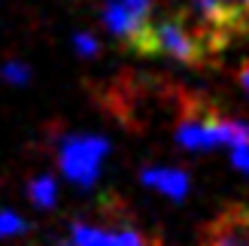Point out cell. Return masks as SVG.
Masks as SVG:
<instances>
[{"label":"cell","mask_w":249,"mask_h":246,"mask_svg":"<svg viewBox=\"0 0 249 246\" xmlns=\"http://www.w3.org/2000/svg\"><path fill=\"white\" fill-rule=\"evenodd\" d=\"M131 52L137 55H164L173 61L192 67H207L213 64V58L222 52V46L213 40V34L204 31L195 21L189 9L179 16H164L152 18L146 24V31L140 34V40L131 46Z\"/></svg>","instance_id":"obj_1"},{"label":"cell","mask_w":249,"mask_h":246,"mask_svg":"<svg viewBox=\"0 0 249 246\" xmlns=\"http://www.w3.org/2000/svg\"><path fill=\"white\" fill-rule=\"evenodd\" d=\"M109 143L97 134H64L58 146V167L76 186H94Z\"/></svg>","instance_id":"obj_2"},{"label":"cell","mask_w":249,"mask_h":246,"mask_svg":"<svg viewBox=\"0 0 249 246\" xmlns=\"http://www.w3.org/2000/svg\"><path fill=\"white\" fill-rule=\"evenodd\" d=\"M197 246H249V204H225L201 225Z\"/></svg>","instance_id":"obj_3"},{"label":"cell","mask_w":249,"mask_h":246,"mask_svg":"<svg viewBox=\"0 0 249 246\" xmlns=\"http://www.w3.org/2000/svg\"><path fill=\"white\" fill-rule=\"evenodd\" d=\"M152 21V0H109L104 6V24L124 46H134Z\"/></svg>","instance_id":"obj_4"},{"label":"cell","mask_w":249,"mask_h":246,"mask_svg":"<svg viewBox=\"0 0 249 246\" xmlns=\"http://www.w3.org/2000/svg\"><path fill=\"white\" fill-rule=\"evenodd\" d=\"M140 179H143V186L161 192L170 201H182L185 194H189V186H192L189 174H185V170H177V167H146L140 174Z\"/></svg>","instance_id":"obj_5"},{"label":"cell","mask_w":249,"mask_h":246,"mask_svg":"<svg viewBox=\"0 0 249 246\" xmlns=\"http://www.w3.org/2000/svg\"><path fill=\"white\" fill-rule=\"evenodd\" d=\"M67 240H70V246H116L113 231H104L89 222H73Z\"/></svg>","instance_id":"obj_6"},{"label":"cell","mask_w":249,"mask_h":246,"mask_svg":"<svg viewBox=\"0 0 249 246\" xmlns=\"http://www.w3.org/2000/svg\"><path fill=\"white\" fill-rule=\"evenodd\" d=\"M113 228H116V231H113V240H116V246H158V240H155L152 234H146V231H143L140 225L128 222V219H122V222H116Z\"/></svg>","instance_id":"obj_7"},{"label":"cell","mask_w":249,"mask_h":246,"mask_svg":"<svg viewBox=\"0 0 249 246\" xmlns=\"http://www.w3.org/2000/svg\"><path fill=\"white\" fill-rule=\"evenodd\" d=\"M28 198H31L36 207L49 210V207L55 204V198H58V182H55L52 176H36V179H31V186H28Z\"/></svg>","instance_id":"obj_8"},{"label":"cell","mask_w":249,"mask_h":246,"mask_svg":"<svg viewBox=\"0 0 249 246\" xmlns=\"http://www.w3.org/2000/svg\"><path fill=\"white\" fill-rule=\"evenodd\" d=\"M18 234H28V222L12 210H0V237H18Z\"/></svg>","instance_id":"obj_9"},{"label":"cell","mask_w":249,"mask_h":246,"mask_svg":"<svg viewBox=\"0 0 249 246\" xmlns=\"http://www.w3.org/2000/svg\"><path fill=\"white\" fill-rule=\"evenodd\" d=\"M0 76H3L6 82H12V85H24L31 79V67L21 64V61H6L3 70H0Z\"/></svg>","instance_id":"obj_10"},{"label":"cell","mask_w":249,"mask_h":246,"mask_svg":"<svg viewBox=\"0 0 249 246\" xmlns=\"http://www.w3.org/2000/svg\"><path fill=\"white\" fill-rule=\"evenodd\" d=\"M73 46H76V52H79L82 58H94L97 52H101V43H97L91 34H82V31L73 34Z\"/></svg>","instance_id":"obj_11"},{"label":"cell","mask_w":249,"mask_h":246,"mask_svg":"<svg viewBox=\"0 0 249 246\" xmlns=\"http://www.w3.org/2000/svg\"><path fill=\"white\" fill-rule=\"evenodd\" d=\"M225 3L231 6L234 16H237L240 31H243V34H249V0H225Z\"/></svg>","instance_id":"obj_12"},{"label":"cell","mask_w":249,"mask_h":246,"mask_svg":"<svg viewBox=\"0 0 249 246\" xmlns=\"http://www.w3.org/2000/svg\"><path fill=\"white\" fill-rule=\"evenodd\" d=\"M231 164L240 170V174H249V146H234L231 149Z\"/></svg>","instance_id":"obj_13"},{"label":"cell","mask_w":249,"mask_h":246,"mask_svg":"<svg viewBox=\"0 0 249 246\" xmlns=\"http://www.w3.org/2000/svg\"><path fill=\"white\" fill-rule=\"evenodd\" d=\"M237 79H240V85H243V88L249 91V64H243V67L237 70Z\"/></svg>","instance_id":"obj_14"}]
</instances>
